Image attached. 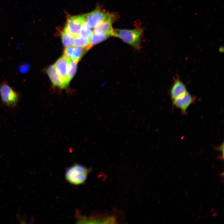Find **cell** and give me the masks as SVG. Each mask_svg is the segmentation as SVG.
Here are the masks:
<instances>
[{"label": "cell", "mask_w": 224, "mask_h": 224, "mask_svg": "<svg viewBox=\"0 0 224 224\" xmlns=\"http://www.w3.org/2000/svg\"><path fill=\"white\" fill-rule=\"evenodd\" d=\"M143 29L141 27L132 30L114 29L112 36L119 38L124 42L139 50L141 49Z\"/></svg>", "instance_id": "obj_1"}, {"label": "cell", "mask_w": 224, "mask_h": 224, "mask_svg": "<svg viewBox=\"0 0 224 224\" xmlns=\"http://www.w3.org/2000/svg\"><path fill=\"white\" fill-rule=\"evenodd\" d=\"M91 169L79 164H75L67 169L65 177L70 184L79 185L83 184L87 179Z\"/></svg>", "instance_id": "obj_2"}, {"label": "cell", "mask_w": 224, "mask_h": 224, "mask_svg": "<svg viewBox=\"0 0 224 224\" xmlns=\"http://www.w3.org/2000/svg\"><path fill=\"white\" fill-rule=\"evenodd\" d=\"M0 95L2 104L11 109L16 107L20 100V94L6 81L0 83Z\"/></svg>", "instance_id": "obj_3"}, {"label": "cell", "mask_w": 224, "mask_h": 224, "mask_svg": "<svg viewBox=\"0 0 224 224\" xmlns=\"http://www.w3.org/2000/svg\"><path fill=\"white\" fill-rule=\"evenodd\" d=\"M109 12L97 7L92 12L85 14V22L89 28H94L106 18Z\"/></svg>", "instance_id": "obj_4"}, {"label": "cell", "mask_w": 224, "mask_h": 224, "mask_svg": "<svg viewBox=\"0 0 224 224\" xmlns=\"http://www.w3.org/2000/svg\"><path fill=\"white\" fill-rule=\"evenodd\" d=\"M118 18V15L116 13L109 12L106 18L94 28L93 32L96 34L108 35L112 36L114 30L112 24Z\"/></svg>", "instance_id": "obj_5"}, {"label": "cell", "mask_w": 224, "mask_h": 224, "mask_svg": "<svg viewBox=\"0 0 224 224\" xmlns=\"http://www.w3.org/2000/svg\"><path fill=\"white\" fill-rule=\"evenodd\" d=\"M85 22V14L68 17L64 28L74 37L79 35L81 28Z\"/></svg>", "instance_id": "obj_6"}, {"label": "cell", "mask_w": 224, "mask_h": 224, "mask_svg": "<svg viewBox=\"0 0 224 224\" xmlns=\"http://www.w3.org/2000/svg\"><path fill=\"white\" fill-rule=\"evenodd\" d=\"M68 62V59L63 56L58 59L54 64L56 72L64 88L69 82L67 75Z\"/></svg>", "instance_id": "obj_7"}, {"label": "cell", "mask_w": 224, "mask_h": 224, "mask_svg": "<svg viewBox=\"0 0 224 224\" xmlns=\"http://www.w3.org/2000/svg\"><path fill=\"white\" fill-rule=\"evenodd\" d=\"M194 100V97L187 91L182 96L173 100V104L184 113Z\"/></svg>", "instance_id": "obj_8"}, {"label": "cell", "mask_w": 224, "mask_h": 224, "mask_svg": "<svg viewBox=\"0 0 224 224\" xmlns=\"http://www.w3.org/2000/svg\"><path fill=\"white\" fill-rule=\"evenodd\" d=\"M187 92L186 87L181 81L176 79L170 90V95L174 100L184 95Z\"/></svg>", "instance_id": "obj_9"}, {"label": "cell", "mask_w": 224, "mask_h": 224, "mask_svg": "<svg viewBox=\"0 0 224 224\" xmlns=\"http://www.w3.org/2000/svg\"><path fill=\"white\" fill-rule=\"evenodd\" d=\"M46 71L53 85L61 88H64L56 72L54 65L49 66L47 69Z\"/></svg>", "instance_id": "obj_10"}, {"label": "cell", "mask_w": 224, "mask_h": 224, "mask_svg": "<svg viewBox=\"0 0 224 224\" xmlns=\"http://www.w3.org/2000/svg\"><path fill=\"white\" fill-rule=\"evenodd\" d=\"M61 39L65 47L72 46L74 44V36L70 33L64 28L61 32Z\"/></svg>", "instance_id": "obj_11"}, {"label": "cell", "mask_w": 224, "mask_h": 224, "mask_svg": "<svg viewBox=\"0 0 224 224\" xmlns=\"http://www.w3.org/2000/svg\"><path fill=\"white\" fill-rule=\"evenodd\" d=\"M110 36L103 34H98L93 33L89 39V44L91 48L107 39Z\"/></svg>", "instance_id": "obj_12"}, {"label": "cell", "mask_w": 224, "mask_h": 224, "mask_svg": "<svg viewBox=\"0 0 224 224\" xmlns=\"http://www.w3.org/2000/svg\"><path fill=\"white\" fill-rule=\"evenodd\" d=\"M78 62L68 59L67 68V75L68 80L70 82L74 76L77 69Z\"/></svg>", "instance_id": "obj_13"}, {"label": "cell", "mask_w": 224, "mask_h": 224, "mask_svg": "<svg viewBox=\"0 0 224 224\" xmlns=\"http://www.w3.org/2000/svg\"><path fill=\"white\" fill-rule=\"evenodd\" d=\"M74 44L76 47L86 48L88 50L91 48L89 39H84L79 35L74 37Z\"/></svg>", "instance_id": "obj_14"}, {"label": "cell", "mask_w": 224, "mask_h": 224, "mask_svg": "<svg viewBox=\"0 0 224 224\" xmlns=\"http://www.w3.org/2000/svg\"><path fill=\"white\" fill-rule=\"evenodd\" d=\"M88 50L86 48L74 47L71 59L78 62Z\"/></svg>", "instance_id": "obj_15"}, {"label": "cell", "mask_w": 224, "mask_h": 224, "mask_svg": "<svg viewBox=\"0 0 224 224\" xmlns=\"http://www.w3.org/2000/svg\"><path fill=\"white\" fill-rule=\"evenodd\" d=\"M93 33V31L85 22L83 24L80 31L79 36L87 39H89Z\"/></svg>", "instance_id": "obj_16"}, {"label": "cell", "mask_w": 224, "mask_h": 224, "mask_svg": "<svg viewBox=\"0 0 224 224\" xmlns=\"http://www.w3.org/2000/svg\"><path fill=\"white\" fill-rule=\"evenodd\" d=\"M73 48L72 46L66 47L64 50L63 56L68 59H71Z\"/></svg>", "instance_id": "obj_17"}]
</instances>
